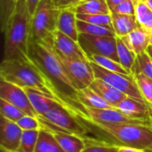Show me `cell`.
I'll return each mask as SVG.
<instances>
[{"label": "cell", "mask_w": 152, "mask_h": 152, "mask_svg": "<svg viewBox=\"0 0 152 152\" xmlns=\"http://www.w3.org/2000/svg\"><path fill=\"white\" fill-rule=\"evenodd\" d=\"M0 148L16 152L22 136L23 130L12 122L1 117L0 118Z\"/></svg>", "instance_id": "cell-13"}, {"label": "cell", "mask_w": 152, "mask_h": 152, "mask_svg": "<svg viewBox=\"0 0 152 152\" xmlns=\"http://www.w3.org/2000/svg\"><path fill=\"white\" fill-rule=\"evenodd\" d=\"M19 0H0V22L2 32L4 31L7 23L13 14Z\"/></svg>", "instance_id": "cell-31"}, {"label": "cell", "mask_w": 152, "mask_h": 152, "mask_svg": "<svg viewBox=\"0 0 152 152\" xmlns=\"http://www.w3.org/2000/svg\"><path fill=\"white\" fill-rule=\"evenodd\" d=\"M118 144H109V143H96L88 144L82 152H118Z\"/></svg>", "instance_id": "cell-35"}, {"label": "cell", "mask_w": 152, "mask_h": 152, "mask_svg": "<svg viewBox=\"0 0 152 152\" xmlns=\"http://www.w3.org/2000/svg\"><path fill=\"white\" fill-rule=\"evenodd\" d=\"M87 59L89 61H92L105 69H108V70H110L113 72H117V73H120V74H124V75H132L119 62H118L109 57L97 55V54H92V55H88Z\"/></svg>", "instance_id": "cell-26"}, {"label": "cell", "mask_w": 152, "mask_h": 152, "mask_svg": "<svg viewBox=\"0 0 152 152\" xmlns=\"http://www.w3.org/2000/svg\"><path fill=\"white\" fill-rule=\"evenodd\" d=\"M31 18L26 1L19 0L14 12L3 32L4 33L3 60L29 58Z\"/></svg>", "instance_id": "cell-3"}, {"label": "cell", "mask_w": 152, "mask_h": 152, "mask_svg": "<svg viewBox=\"0 0 152 152\" xmlns=\"http://www.w3.org/2000/svg\"><path fill=\"white\" fill-rule=\"evenodd\" d=\"M77 14H110L106 0H82L74 8Z\"/></svg>", "instance_id": "cell-21"}, {"label": "cell", "mask_w": 152, "mask_h": 152, "mask_svg": "<svg viewBox=\"0 0 152 152\" xmlns=\"http://www.w3.org/2000/svg\"><path fill=\"white\" fill-rule=\"evenodd\" d=\"M0 77L2 80L12 83L20 87L40 91L66 107L59 98L52 83L30 57L28 59L3 60L0 66Z\"/></svg>", "instance_id": "cell-2"}, {"label": "cell", "mask_w": 152, "mask_h": 152, "mask_svg": "<svg viewBox=\"0 0 152 152\" xmlns=\"http://www.w3.org/2000/svg\"><path fill=\"white\" fill-rule=\"evenodd\" d=\"M49 130L53 134V136L65 152H82L87 146V142L83 138L77 135L68 134L59 130Z\"/></svg>", "instance_id": "cell-19"}, {"label": "cell", "mask_w": 152, "mask_h": 152, "mask_svg": "<svg viewBox=\"0 0 152 152\" xmlns=\"http://www.w3.org/2000/svg\"><path fill=\"white\" fill-rule=\"evenodd\" d=\"M89 87L114 108H116L121 101L128 97L125 94L99 78H95Z\"/></svg>", "instance_id": "cell-16"}, {"label": "cell", "mask_w": 152, "mask_h": 152, "mask_svg": "<svg viewBox=\"0 0 152 152\" xmlns=\"http://www.w3.org/2000/svg\"><path fill=\"white\" fill-rule=\"evenodd\" d=\"M120 38L136 56L145 53L150 45L149 33L142 28H138L128 35Z\"/></svg>", "instance_id": "cell-18"}, {"label": "cell", "mask_w": 152, "mask_h": 152, "mask_svg": "<svg viewBox=\"0 0 152 152\" xmlns=\"http://www.w3.org/2000/svg\"><path fill=\"white\" fill-rule=\"evenodd\" d=\"M135 17L140 27L149 34L152 32V10L145 2L135 4Z\"/></svg>", "instance_id": "cell-27"}, {"label": "cell", "mask_w": 152, "mask_h": 152, "mask_svg": "<svg viewBox=\"0 0 152 152\" xmlns=\"http://www.w3.org/2000/svg\"><path fill=\"white\" fill-rule=\"evenodd\" d=\"M77 27L79 34H87L97 37H117L113 28L91 24L77 20Z\"/></svg>", "instance_id": "cell-24"}, {"label": "cell", "mask_w": 152, "mask_h": 152, "mask_svg": "<svg viewBox=\"0 0 152 152\" xmlns=\"http://www.w3.org/2000/svg\"><path fill=\"white\" fill-rule=\"evenodd\" d=\"M82 0H52L54 6L59 10L74 8Z\"/></svg>", "instance_id": "cell-37"}, {"label": "cell", "mask_w": 152, "mask_h": 152, "mask_svg": "<svg viewBox=\"0 0 152 152\" xmlns=\"http://www.w3.org/2000/svg\"><path fill=\"white\" fill-rule=\"evenodd\" d=\"M78 43L86 56L97 54L109 57L119 62L117 51V37H97L79 34Z\"/></svg>", "instance_id": "cell-8"}, {"label": "cell", "mask_w": 152, "mask_h": 152, "mask_svg": "<svg viewBox=\"0 0 152 152\" xmlns=\"http://www.w3.org/2000/svg\"><path fill=\"white\" fill-rule=\"evenodd\" d=\"M116 109L133 118L148 120L151 122L152 108L147 103L126 97L116 106Z\"/></svg>", "instance_id": "cell-15"}, {"label": "cell", "mask_w": 152, "mask_h": 152, "mask_svg": "<svg viewBox=\"0 0 152 152\" xmlns=\"http://www.w3.org/2000/svg\"><path fill=\"white\" fill-rule=\"evenodd\" d=\"M149 38H150V45H152V32L149 34Z\"/></svg>", "instance_id": "cell-44"}, {"label": "cell", "mask_w": 152, "mask_h": 152, "mask_svg": "<svg viewBox=\"0 0 152 152\" xmlns=\"http://www.w3.org/2000/svg\"><path fill=\"white\" fill-rule=\"evenodd\" d=\"M77 13L72 8L60 10L57 20V29L78 42L79 32L77 30Z\"/></svg>", "instance_id": "cell-17"}, {"label": "cell", "mask_w": 152, "mask_h": 152, "mask_svg": "<svg viewBox=\"0 0 152 152\" xmlns=\"http://www.w3.org/2000/svg\"><path fill=\"white\" fill-rule=\"evenodd\" d=\"M77 19L91 24L113 28L110 14H77Z\"/></svg>", "instance_id": "cell-33"}, {"label": "cell", "mask_w": 152, "mask_h": 152, "mask_svg": "<svg viewBox=\"0 0 152 152\" xmlns=\"http://www.w3.org/2000/svg\"><path fill=\"white\" fill-rule=\"evenodd\" d=\"M60 10L52 0H40L30 23V41L51 40L52 34L57 29Z\"/></svg>", "instance_id": "cell-6"}, {"label": "cell", "mask_w": 152, "mask_h": 152, "mask_svg": "<svg viewBox=\"0 0 152 152\" xmlns=\"http://www.w3.org/2000/svg\"><path fill=\"white\" fill-rule=\"evenodd\" d=\"M0 99L8 102L16 108L23 111L26 115L37 117L27 94L22 87L12 83L2 80L0 81Z\"/></svg>", "instance_id": "cell-10"}, {"label": "cell", "mask_w": 152, "mask_h": 152, "mask_svg": "<svg viewBox=\"0 0 152 152\" xmlns=\"http://www.w3.org/2000/svg\"><path fill=\"white\" fill-rule=\"evenodd\" d=\"M145 3L147 4V5L151 8L152 10V0H146L145 1Z\"/></svg>", "instance_id": "cell-42"}, {"label": "cell", "mask_w": 152, "mask_h": 152, "mask_svg": "<svg viewBox=\"0 0 152 152\" xmlns=\"http://www.w3.org/2000/svg\"><path fill=\"white\" fill-rule=\"evenodd\" d=\"M37 118L42 126L50 130H59L77 135L83 138L87 142V145L102 143V142L88 137L87 134L90 130L87 129L86 126L84 124L85 122L75 117L63 107L53 109L44 116H37Z\"/></svg>", "instance_id": "cell-5"}, {"label": "cell", "mask_w": 152, "mask_h": 152, "mask_svg": "<svg viewBox=\"0 0 152 152\" xmlns=\"http://www.w3.org/2000/svg\"><path fill=\"white\" fill-rule=\"evenodd\" d=\"M92 69L94 70L95 78H99L107 84L110 85L114 88L118 89L126 96L147 103L142 94H141L136 81L133 75H124L117 72H113L102 68L101 66L90 61ZM148 104V103H147Z\"/></svg>", "instance_id": "cell-7"}, {"label": "cell", "mask_w": 152, "mask_h": 152, "mask_svg": "<svg viewBox=\"0 0 152 152\" xmlns=\"http://www.w3.org/2000/svg\"><path fill=\"white\" fill-rule=\"evenodd\" d=\"M147 152H152V151H148Z\"/></svg>", "instance_id": "cell-46"}, {"label": "cell", "mask_w": 152, "mask_h": 152, "mask_svg": "<svg viewBox=\"0 0 152 152\" xmlns=\"http://www.w3.org/2000/svg\"><path fill=\"white\" fill-rule=\"evenodd\" d=\"M0 152H13V151H7V150H5V149H4V148H1Z\"/></svg>", "instance_id": "cell-45"}, {"label": "cell", "mask_w": 152, "mask_h": 152, "mask_svg": "<svg viewBox=\"0 0 152 152\" xmlns=\"http://www.w3.org/2000/svg\"><path fill=\"white\" fill-rule=\"evenodd\" d=\"M39 130L23 131L19 148L16 152H35Z\"/></svg>", "instance_id": "cell-29"}, {"label": "cell", "mask_w": 152, "mask_h": 152, "mask_svg": "<svg viewBox=\"0 0 152 152\" xmlns=\"http://www.w3.org/2000/svg\"><path fill=\"white\" fill-rule=\"evenodd\" d=\"M111 12L127 14V15H135V4L132 0H126L119 4H118Z\"/></svg>", "instance_id": "cell-36"}, {"label": "cell", "mask_w": 152, "mask_h": 152, "mask_svg": "<svg viewBox=\"0 0 152 152\" xmlns=\"http://www.w3.org/2000/svg\"><path fill=\"white\" fill-rule=\"evenodd\" d=\"M59 57L77 90H82L91 86L95 79V76L89 61L68 59L60 55Z\"/></svg>", "instance_id": "cell-9"}, {"label": "cell", "mask_w": 152, "mask_h": 152, "mask_svg": "<svg viewBox=\"0 0 152 152\" xmlns=\"http://www.w3.org/2000/svg\"><path fill=\"white\" fill-rule=\"evenodd\" d=\"M35 152H65L53 134L41 126Z\"/></svg>", "instance_id": "cell-22"}, {"label": "cell", "mask_w": 152, "mask_h": 152, "mask_svg": "<svg viewBox=\"0 0 152 152\" xmlns=\"http://www.w3.org/2000/svg\"><path fill=\"white\" fill-rule=\"evenodd\" d=\"M148 151L145 150H141V149H136V148H132V147H127L124 145L118 144V152H147Z\"/></svg>", "instance_id": "cell-39"}, {"label": "cell", "mask_w": 152, "mask_h": 152, "mask_svg": "<svg viewBox=\"0 0 152 152\" xmlns=\"http://www.w3.org/2000/svg\"><path fill=\"white\" fill-rule=\"evenodd\" d=\"M86 110L91 119V124L93 122L97 123H109V124H134V125H144L151 126V123L148 120L133 118L117 109L105 110V109H95L87 108Z\"/></svg>", "instance_id": "cell-11"}, {"label": "cell", "mask_w": 152, "mask_h": 152, "mask_svg": "<svg viewBox=\"0 0 152 152\" xmlns=\"http://www.w3.org/2000/svg\"><path fill=\"white\" fill-rule=\"evenodd\" d=\"M133 76L144 100L152 108V79L140 72H134Z\"/></svg>", "instance_id": "cell-28"}, {"label": "cell", "mask_w": 152, "mask_h": 152, "mask_svg": "<svg viewBox=\"0 0 152 152\" xmlns=\"http://www.w3.org/2000/svg\"><path fill=\"white\" fill-rule=\"evenodd\" d=\"M146 53L149 54V56L151 58V60H152V45H150L148 46V48H147V50H146Z\"/></svg>", "instance_id": "cell-41"}, {"label": "cell", "mask_w": 152, "mask_h": 152, "mask_svg": "<svg viewBox=\"0 0 152 152\" xmlns=\"http://www.w3.org/2000/svg\"><path fill=\"white\" fill-rule=\"evenodd\" d=\"M0 113L1 117H4V118L15 123L19 119L26 116V114L23 111H21L14 105L2 99H0Z\"/></svg>", "instance_id": "cell-32"}, {"label": "cell", "mask_w": 152, "mask_h": 152, "mask_svg": "<svg viewBox=\"0 0 152 152\" xmlns=\"http://www.w3.org/2000/svg\"><path fill=\"white\" fill-rule=\"evenodd\" d=\"M134 3V4H140V3H143V2H145L146 0H132Z\"/></svg>", "instance_id": "cell-43"}, {"label": "cell", "mask_w": 152, "mask_h": 152, "mask_svg": "<svg viewBox=\"0 0 152 152\" xmlns=\"http://www.w3.org/2000/svg\"><path fill=\"white\" fill-rule=\"evenodd\" d=\"M25 93L27 94L35 111L37 112V116H44L45 113L48 111L59 108V107H63L66 109V107L60 102L54 100L51 96L37 91L36 89L32 88H23ZM67 110V109H66Z\"/></svg>", "instance_id": "cell-14"}, {"label": "cell", "mask_w": 152, "mask_h": 152, "mask_svg": "<svg viewBox=\"0 0 152 152\" xmlns=\"http://www.w3.org/2000/svg\"><path fill=\"white\" fill-rule=\"evenodd\" d=\"M28 54L52 83L68 110L80 120L91 125L86 108L78 98V90L54 50L52 39L30 41Z\"/></svg>", "instance_id": "cell-1"}, {"label": "cell", "mask_w": 152, "mask_h": 152, "mask_svg": "<svg viewBox=\"0 0 152 152\" xmlns=\"http://www.w3.org/2000/svg\"><path fill=\"white\" fill-rule=\"evenodd\" d=\"M106 1H107L108 5H109L110 11H111V10H113L118 4H119L120 3H122V2H124V1H126V0H106Z\"/></svg>", "instance_id": "cell-40"}, {"label": "cell", "mask_w": 152, "mask_h": 152, "mask_svg": "<svg viewBox=\"0 0 152 152\" xmlns=\"http://www.w3.org/2000/svg\"><path fill=\"white\" fill-rule=\"evenodd\" d=\"M112 25L117 37H123L138 28H141L135 15L111 12Z\"/></svg>", "instance_id": "cell-20"}, {"label": "cell", "mask_w": 152, "mask_h": 152, "mask_svg": "<svg viewBox=\"0 0 152 152\" xmlns=\"http://www.w3.org/2000/svg\"><path fill=\"white\" fill-rule=\"evenodd\" d=\"M78 98L82 104L86 108H95V109H105L112 110L116 109L110 104H109L105 100L100 97L95 92H94L90 87L78 90Z\"/></svg>", "instance_id": "cell-23"}, {"label": "cell", "mask_w": 152, "mask_h": 152, "mask_svg": "<svg viewBox=\"0 0 152 152\" xmlns=\"http://www.w3.org/2000/svg\"><path fill=\"white\" fill-rule=\"evenodd\" d=\"M117 51L119 63L132 74V69L135 63L136 55L125 45L122 39L118 37H117Z\"/></svg>", "instance_id": "cell-25"}, {"label": "cell", "mask_w": 152, "mask_h": 152, "mask_svg": "<svg viewBox=\"0 0 152 152\" xmlns=\"http://www.w3.org/2000/svg\"><path fill=\"white\" fill-rule=\"evenodd\" d=\"M25 1H26V4H27V7L28 9V12H29L30 15L33 16V14L35 13L40 0H25Z\"/></svg>", "instance_id": "cell-38"}, {"label": "cell", "mask_w": 152, "mask_h": 152, "mask_svg": "<svg viewBox=\"0 0 152 152\" xmlns=\"http://www.w3.org/2000/svg\"><path fill=\"white\" fill-rule=\"evenodd\" d=\"M16 123L23 131L39 130L41 128V123L37 117H31L26 115L20 119H19Z\"/></svg>", "instance_id": "cell-34"}, {"label": "cell", "mask_w": 152, "mask_h": 152, "mask_svg": "<svg viewBox=\"0 0 152 152\" xmlns=\"http://www.w3.org/2000/svg\"><path fill=\"white\" fill-rule=\"evenodd\" d=\"M91 125L109 134L120 145L152 151V126H151L97 122H93Z\"/></svg>", "instance_id": "cell-4"}, {"label": "cell", "mask_w": 152, "mask_h": 152, "mask_svg": "<svg viewBox=\"0 0 152 152\" xmlns=\"http://www.w3.org/2000/svg\"><path fill=\"white\" fill-rule=\"evenodd\" d=\"M52 43L54 50L60 56L73 60L88 61L79 43L58 29L52 34Z\"/></svg>", "instance_id": "cell-12"}, {"label": "cell", "mask_w": 152, "mask_h": 152, "mask_svg": "<svg viewBox=\"0 0 152 152\" xmlns=\"http://www.w3.org/2000/svg\"><path fill=\"white\" fill-rule=\"evenodd\" d=\"M134 72L142 73L147 77L152 79V60L146 52L136 56L132 74Z\"/></svg>", "instance_id": "cell-30"}]
</instances>
